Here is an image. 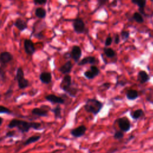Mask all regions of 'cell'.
Returning a JSON list of instances; mask_svg holds the SVG:
<instances>
[{"mask_svg":"<svg viewBox=\"0 0 153 153\" xmlns=\"http://www.w3.org/2000/svg\"><path fill=\"white\" fill-rule=\"evenodd\" d=\"M14 25L20 31H23L27 28V25L26 22L21 18H17L14 22Z\"/></svg>","mask_w":153,"mask_h":153,"instance_id":"cell-17","label":"cell"},{"mask_svg":"<svg viewBox=\"0 0 153 153\" xmlns=\"http://www.w3.org/2000/svg\"><path fill=\"white\" fill-rule=\"evenodd\" d=\"M100 73V70L95 65H91L89 69L86 70L84 72V76L88 79H92L97 76Z\"/></svg>","mask_w":153,"mask_h":153,"instance_id":"cell-7","label":"cell"},{"mask_svg":"<svg viewBox=\"0 0 153 153\" xmlns=\"http://www.w3.org/2000/svg\"><path fill=\"white\" fill-rule=\"evenodd\" d=\"M150 76L145 71H139L137 74V81L140 84L146 83L150 80Z\"/></svg>","mask_w":153,"mask_h":153,"instance_id":"cell-14","label":"cell"},{"mask_svg":"<svg viewBox=\"0 0 153 153\" xmlns=\"http://www.w3.org/2000/svg\"><path fill=\"white\" fill-rule=\"evenodd\" d=\"M24 72L22 68H18L16 75V79L17 81L18 87L20 89L27 88L29 85V81L25 77Z\"/></svg>","mask_w":153,"mask_h":153,"instance_id":"cell-4","label":"cell"},{"mask_svg":"<svg viewBox=\"0 0 153 153\" xmlns=\"http://www.w3.org/2000/svg\"><path fill=\"white\" fill-rule=\"evenodd\" d=\"M39 79L44 84H49L52 80L51 74L49 72H42L39 75Z\"/></svg>","mask_w":153,"mask_h":153,"instance_id":"cell-18","label":"cell"},{"mask_svg":"<svg viewBox=\"0 0 153 153\" xmlns=\"http://www.w3.org/2000/svg\"><path fill=\"white\" fill-rule=\"evenodd\" d=\"M45 99L53 104H63L65 101V99L62 97H59L52 94L45 96Z\"/></svg>","mask_w":153,"mask_h":153,"instance_id":"cell-13","label":"cell"},{"mask_svg":"<svg viewBox=\"0 0 153 153\" xmlns=\"http://www.w3.org/2000/svg\"><path fill=\"white\" fill-rule=\"evenodd\" d=\"M87 131V127L84 125H81L71 130V134L75 138H79L83 136Z\"/></svg>","mask_w":153,"mask_h":153,"instance_id":"cell-8","label":"cell"},{"mask_svg":"<svg viewBox=\"0 0 153 153\" xmlns=\"http://www.w3.org/2000/svg\"><path fill=\"white\" fill-rule=\"evenodd\" d=\"M33 3L35 5H45L47 1H39V0H34Z\"/></svg>","mask_w":153,"mask_h":153,"instance_id":"cell-34","label":"cell"},{"mask_svg":"<svg viewBox=\"0 0 153 153\" xmlns=\"http://www.w3.org/2000/svg\"><path fill=\"white\" fill-rule=\"evenodd\" d=\"M35 14L39 19H44L47 15L46 10L41 7H38L36 8Z\"/></svg>","mask_w":153,"mask_h":153,"instance_id":"cell-23","label":"cell"},{"mask_svg":"<svg viewBox=\"0 0 153 153\" xmlns=\"http://www.w3.org/2000/svg\"><path fill=\"white\" fill-rule=\"evenodd\" d=\"M99 63V60L96 59L94 56H86L82 59L80 61L78 62V66H83L87 64H91L92 65H94Z\"/></svg>","mask_w":153,"mask_h":153,"instance_id":"cell-11","label":"cell"},{"mask_svg":"<svg viewBox=\"0 0 153 153\" xmlns=\"http://www.w3.org/2000/svg\"><path fill=\"white\" fill-rule=\"evenodd\" d=\"M41 139V136L40 135H35V136H32L27 138L25 142L23 143V145L26 146L28 145H30L31 143H35L37 141H38Z\"/></svg>","mask_w":153,"mask_h":153,"instance_id":"cell-24","label":"cell"},{"mask_svg":"<svg viewBox=\"0 0 153 153\" xmlns=\"http://www.w3.org/2000/svg\"><path fill=\"white\" fill-rule=\"evenodd\" d=\"M23 45H24L25 51L26 54L29 55H33L35 53L36 51L35 47L34 46L33 42L31 39H25L24 40Z\"/></svg>","mask_w":153,"mask_h":153,"instance_id":"cell-10","label":"cell"},{"mask_svg":"<svg viewBox=\"0 0 153 153\" xmlns=\"http://www.w3.org/2000/svg\"><path fill=\"white\" fill-rule=\"evenodd\" d=\"M5 78V72L2 66L0 67V79L4 80Z\"/></svg>","mask_w":153,"mask_h":153,"instance_id":"cell-32","label":"cell"},{"mask_svg":"<svg viewBox=\"0 0 153 153\" xmlns=\"http://www.w3.org/2000/svg\"><path fill=\"white\" fill-rule=\"evenodd\" d=\"M130 117L134 120H137L143 117L144 112L142 109H137L133 111L130 112Z\"/></svg>","mask_w":153,"mask_h":153,"instance_id":"cell-21","label":"cell"},{"mask_svg":"<svg viewBox=\"0 0 153 153\" xmlns=\"http://www.w3.org/2000/svg\"><path fill=\"white\" fill-rule=\"evenodd\" d=\"M132 19L138 23H143L144 22V19L143 16L139 12H134L132 16Z\"/></svg>","mask_w":153,"mask_h":153,"instance_id":"cell-26","label":"cell"},{"mask_svg":"<svg viewBox=\"0 0 153 153\" xmlns=\"http://www.w3.org/2000/svg\"><path fill=\"white\" fill-rule=\"evenodd\" d=\"M60 88L72 97H75L79 91L78 88L72 86V78L69 74L63 76L60 84Z\"/></svg>","mask_w":153,"mask_h":153,"instance_id":"cell-2","label":"cell"},{"mask_svg":"<svg viewBox=\"0 0 153 153\" xmlns=\"http://www.w3.org/2000/svg\"><path fill=\"white\" fill-rule=\"evenodd\" d=\"M13 90H11V89H8L5 93V94H4V95H5V96L6 97H10L11 96V94H13Z\"/></svg>","mask_w":153,"mask_h":153,"instance_id":"cell-36","label":"cell"},{"mask_svg":"<svg viewBox=\"0 0 153 153\" xmlns=\"http://www.w3.org/2000/svg\"><path fill=\"white\" fill-rule=\"evenodd\" d=\"M126 84V82L124 81H117V83H116V86H124Z\"/></svg>","mask_w":153,"mask_h":153,"instance_id":"cell-38","label":"cell"},{"mask_svg":"<svg viewBox=\"0 0 153 153\" xmlns=\"http://www.w3.org/2000/svg\"><path fill=\"white\" fill-rule=\"evenodd\" d=\"M124 136V133H123L121 130L115 131L113 135L114 139L115 140H121L122 139H123Z\"/></svg>","mask_w":153,"mask_h":153,"instance_id":"cell-27","label":"cell"},{"mask_svg":"<svg viewBox=\"0 0 153 153\" xmlns=\"http://www.w3.org/2000/svg\"><path fill=\"white\" fill-rule=\"evenodd\" d=\"M112 38L109 35L105 39V45L106 47H108V46H110L112 44Z\"/></svg>","mask_w":153,"mask_h":153,"instance_id":"cell-30","label":"cell"},{"mask_svg":"<svg viewBox=\"0 0 153 153\" xmlns=\"http://www.w3.org/2000/svg\"><path fill=\"white\" fill-rule=\"evenodd\" d=\"M120 130L123 133H127L131 129V123L126 117L119 118L116 120Z\"/></svg>","mask_w":153,"mask_h":153,"instance_id":"cell-5","label":"cell"},{"mask_svg":"<svg viewBox=\"0 0 153 153\" xmlns=\"http://www.w3.org/2000/svg\"><path fill=\"white\" fill-rule=\"evenodd\" d=\"M131 2L135 5H137L139 8V13L143 16L148 17V14L145 11V8L146 7V1H131Z\"/></svg>","mask_w":153,"mask_h":153,"instance_id":"cell-16","label":"cell"},{"mask_svg":"<svg viewBox=\"0 0 153 153\" xmlns=\"http://www.w3.org/2000/svg\"><path fill=\"white\" fill-rule=\"evenodd\" d=\"M120 38L123 41H127L130 36V32L128 30H122L120 33Z\"/></svg>","mask_w":153,"mask_h":153,"instance_id":"cell-28","label":"cell"},{"mask_svg":"<svg viewBox=\"0 0 153 153\" xmlns=\"http://www.w3.org/2000/svg\"><path fill=\"white\" fill-rule=\"evenodd\" d=\"M32 114L34 115H36L38 117H47L48 115V110L45 109L41 108H35L32 111Z\"/></svg>","mask_w":153,"mask_h":153,"instance_id":"cell-19","label":"cell"},{"mask_svg":"<svg viewBox=\"0 0 153 153\" xmlns=\"http://www.w3.org/2000/svg\"><path fill=\"white\" fill-rule=\"evenodd\" d=\"M13 59V54L8 51H3L0 53V63L2 65H4L8 63Z\"/></svg>","mask_w":153,"mask_h":153,"instance_id":"cell-12","label":"cell"},{"mask_svg":"<svg viewBox=\"0 0 153 153\" xmlns=\"http://www.w3.org/2000/svg\"><path fill=\"white\" fill-rule=\"evenodd\" d=\"M41 124L37 122H28L22 120L14 118L10 121L8 124V127L10 128H17L22 133H27L30 128L34 130H39Z\"/></svg>","mask_w":153,"mask_h":153,"instance_id":"cell-1","label":"cell"},{"mask_svg":"<svg viewBox=\"0 0 153 153\" xmlns=\"http://www.w3.org/2000/svg\"><path fill=\"white\" fill-rule=\"evenodd\" d=\"M110 87H111V84L109 82H105L99 87V88H102V89L101 90L102 91V90H106L109 89L110 88Z\"/></svg>","mask_w":153,"mask_h":153,"instance_id":"cell-31","label":"cell"},{"mask_svg":"<svg viewBox=\"0 0 153 153\" xmlns=\"http://www.w3.org/2000/svg\"><path fill=\"white\" fill-rule=\"evenodd\" d=\"M15 136V131L12 130V131H9L6 133L5 137H14Z\"/></svg>","mask_w":153,"mask_h":153,"instance_id":"cell-35","label":"cell"},{"mask_svg":"<svg viewBox=\"0 0 153 153\" xmlns=\"http://www.w3.org/2000/svg\"><path fill=\"white\" fill-rule=\"evenodd\" d=\"M2 123H3V119H2V118L0 117V126L2 125Z\"/></svg>","mask_w":153,"mask_h":153,"instance_id":"cell-39","label":"cell"},{"mask_svg":"<svg viewBox=\"0 0 153 153\" xmlns=\"http://www.w3.org/2000/svg\"><path fill=\"white\" fill-rule=\"evenodd\" d=\"M72 26L74 32L78 34L83 33L85 30V25L81 18L75 19L73 22Z\"/></svg>","mask_w":153,"mask_h":153,"instance_id":"cell-6","label":"cell"},{"mask_svg":"<svg viewBox=\"0 0 153 153\" xmlns=\"http://www.w3.org/2000/svg\"><path fill=\"white\" fill-rule=\"evenodd\" d=\"M104 106V103L100 100L95 99H88L84 106V110L88 112L93 114L96 116L102 110Z\"/></svg>","mask_w":153,"mask_h":153,"instance_id":"cell-3","label":"cell"},{"mask_svg":"<svg viewBox=\"0 0 153 153\" xmlns=\"http://www.w3.org/2000/svg\"><path fill=\"white\" fill-rule=\"evenodd\" d=\"M139 96L138 91L134 89H129L126 93V97L129 100H134L138 98Z\"/></svg>","mask_w":153,"mask_h":153,"instance_id":"cell-20","label":"cell"},{"mask_svg":"<svg viewBox=\"0 0 153 153\" xmlns=\"http://www.w3.org/2000/svg\"><path fill=\"white\" fill-rule=\"evenodd\" d=\"M73 68V64L70 61H67L65 64H63L62 66L60 67L59 69V71L63 74L65 75H68L72 71Z\"/></svg>","mask_w":153,"mask_h":153,"instance_id":"cell-15","label":"cell"},{"mask_svg":"<svg viewBox=\"0 0 153 153\" xmlns=\"http://www.w3.org/2000/svg\"><path fill=\"white\" fill-rule=\"evenodd\" d=\"M107 2H108L107 1H104V0H103V1H101V0L98 1V8L103 6Z\"/></svg>","mask_w":153,"mask_h":153,"instance_id":"cell-37","label":"cell"},{"mask_svg":"<svg viewBox=\"0 0 153 153\" xmlns=\"http://www.w3.org/2000/svg\"><path fill=\"white\" fill-rule=\"evenodd\" d=\"M114 42L115 44H118L120 42V36L118 33H115L114 36Z\"/></svg>","mask_w":153,"mask_h":153,"instance_id":"cell-33","label":"cell"},{"mask_svg":"<svg viewBox=\"0 0 153 153\" xmlns=\"http://www.w3.org/2000/svg\"><path fill=\"white\" fill-rule=\"evenodd\" d=\"M104 54L108 58H114L117 56V53L112 48L109 47H104L103 49Z\"/></svg>","mask_w":153,"mask_h":153,"instance_id":"cell-22","label":"cell"},{"mask_svg":"<svg viewBox=\"0 0 153 153\" xmlns=\"http://www.w3.org/2000/svg\"><path fill=\"white\" fill-rule=\"evenodd\" d=\"M0 114H11L12 112L8 108H7V107H5L4 106H2V105H0Z\"/></svg>","mask_w":153,"mask_h":153,"instance_id":"cell-29","label":"cell"},{"mask_svg":"<svg viewBox=\"0 0 153 153\" xmlns=\"http://www.w3.org/2000/svg\"><path fill=\"white\" fill-rule=\"evenodd\" d=\"M69 54L71 58H72L75 63H78L82 56V50L78 45H74Z\"/></svg>","mask_w":153,"mask_h":153,"instance_id":"cell-9","label":"cell"},{"mask_svg":"<svg viewBox=\"0 0 153 153\" xmlns=\"http://www.w3.org/2000/svg\"><path fill=\"white\" fill-rule=\"evenodd\" d=\"M152 45H153V41L152 42Z\"/></svg>","mask_w":153,"mask_h":153,"instance_id":"cell-40","label":"cell"},{"mask_svg":"<svg viewBox=\"0 0 153 153\" xmlns=\"http://www.w3.org/2000/svg\"><path fill=\"white\" fill-rule=\"evenodd\" d=\"M51 110L54 113L56 119H59L62 118V108L60 106L57 105Z\"/></svg>","mask_w":153,"mask_h":153,"instance_id":"cell-25","label":"cell"}]
</instances>
